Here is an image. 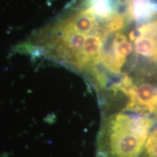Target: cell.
<instances>
[{"instance_id": "1", "label": "cell", "mask_w": 157, "mask_h": 157, "mask_svg": "<svg viewBox=\"0 0 157 157\" xmlns=\"http://www.w3.org/2000/svg\"><path fill=\"white\" fill-rule=\"evenodd\" d=\"M154 124L151 116L128 110L103 116L95 157H139Z\"/></svg>"}, {"instance_id": "2", "label": "cell", "mask_w": 157, "mask_h": 157, "mask_svg": "<svg viewBox=\"0 0 157 157\" xmlns=\"http://www.w3.org/2000/svg\"><path fill=\"white\" fill-rule=\"evenodd\" d=\"M135 50L136 55L146 57L157 61V52L154 39L149 36H143L135 41Z\"/></svg>"}, {"instance_id": "3", "label": "cell", "mask_w": 157, "mask_h": 157, "mask_svg": "<svg viewBox=\"0 0 157 157\" xmlns=\"http://www.w3.org/2000/svg\"><path fill=\"white\" fill-rule=\"evenodd\" d=\"M139 157H157V127L148 135L144 148Z\"/></svg>"}]
</instances>
